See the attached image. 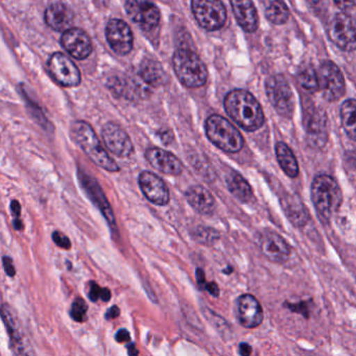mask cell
<instances>
[{"label": "cell", "instance_id": "37", "mask_svg": "<svg viewBox=\"0 0 356 356\" xmlns=\"http://www.w3.org/2000/svg\"><path fill=\"white\" fill-rule=\"evenodd\" d=\"M334 3L339 9L347 12L353 9L354 6H355L356 3V0H334Z\"/></svg>", "mask_w": 356, "mask_h": 356}, {"label": "cell", "instance_id": "24", "mask_svg": "<svg viewBox=\"0 0 356 356\" xmlns=\"http://www.w3.org/2000/svg\"><path fill=\"white\" fill-rule=\"evenodd\" d=\"M139 76L149 86L157 87L166 83L165 72L161 64L155 59H145L141 63Z\"/></svg>", "mask_w": 356, "mask_h": 356}, {"label": "cell", "instance_id": "15", "mask_svg": "<svg viewBox=\"0 0 356 356\" xmlns=\"http://www.w3.org/2000/svg\"><path fill=\"white\" fill-rule=\"evenodd\" d=\"M106 38L114 53L126 56L133 49V34L130 26L120 19L110 20L106 28Z\"/></svg>", "mask_w": 356, "mask_h": 356}, {"label": "cell", "instance_id": "31", "mask_svg": "<svg viewBox=\"0 0 356 356\" xmlns=\"http://www.w3.org/2000/svg\"><path fill=\"white\" fill-rule=\"evenodd\" d=\"M285 210H286L287 216L291 218V222L297 226H302L305 224L307 220V214L305 213L303 205L298 203L297 201H291V199H287V204L285 205Z\"/></svg>", "mask_w": 356, "mask_h": 356}, {"label": "cell", "instance_id": "13", "mask_svg": "<svg viewBox=\"0 0 356 356\" xmlns=\"http://www.w3.org/2000/svg\"><path fill=\"white\" fill-rule=\"evenodd\" d=\"M1 318L7 327L8 333L10 335V347L14 354L17 355H28L33 354L34 351L31 347L30 341L26 339V334L20 329L19 323L13 310L7 304H3L1 307Z\"/></svg>", "mask_w": 356, "mask_h": 356}, {"label": "cell", "instance_id": "9", "mask_svg": "<svg viewBox=\"0 0 356 356\" xmlns=\"http://www.w3.org/2000/svg\"><path fill=\"white\" fill-rule=\"evenodd\" d=\"M318 90L328 102L341 99L345 93V80L341 70L332 62H324L318 70Z\"/></svg>", "mask_w": 356, "mask_h": 356}, {"label": "cell", "instance_id": "2", "mask_svg": "<svg viewBox=\"0 0 356 356\" xmlns=\"http://www.w3.org/2000/svg\"><path fill=\"white\" fill-rule=\"evenodd\" d=\"M72 135L76 145L95 165L108 172H116L120 170V166L104 149L99 137L88 122L82 120L74 122L72 127Z\"/></svg>", "mask_w": 356, "mask_h": 356}, {"label": "cell", "instance_id": "7", "mask_svg": "<svg viewBox=\"0 0 356 356\" xmlns=\"http://www.w3.org/2000/svg\"><path fill=\"white\" fill-rule=\"evenodd\" d=\"M266 95L279 115L291 118L295 109L293 91L284 76L280 74L270 76L266 83Z\"/></svg>", "mask_w": 356, "mask_h": 356}, {"label": "cell", "instance_id": "8", "mask_svg": "<svg viewBox=\"0 0 356 356\" xmlns=\"http://www.w3.org/2000/svg\"><path fill=\"white\" fill-rule=\"evenodd\" d=\"M329 39L346 51L356 49V20L345 13L335 14L327 26Z\"/></svg>", "mask_w": 356, "mask_h": 356}, {"label": "cell", "instance_id": "36", "mask_svg": "<svg viewBox=\"0 0 356 356\" xmlns=\"http://www.w3.org/2000/svg\"><path fill=\"white\" fill-rule=\"evenodd\" d=\"M3 268L8 276L14 277L16 274L15 266L13 264V260L9 256H3Z\"/></svg>", "mask_w": 356, "mask_h": 356}, {"label": "cell", "instance_id": "46", "mask_svg": "<svg viewBox=\"0 0 356 356\" xmlns=\"http://www.w3.org/2000/svg\"><path fill=\"white\" fill-rule=\"evenodd\" d=\"M128 350L129 354H130V355H137V354L139 353V352L137 351L136 348H135L134 343H131V345H129Z\"/></svg>", "mask_w": 356, "mask_h": 356}, {"label": "cell", "instance_id": "22", "mask_svg": "<svg viewBox=\"0 0 356 356\" xmlns=\"http://www.w3.org/2000/svg\"><path fill=\"white\" fill-rule=\"evenodd\" d=\"M189 205L203 216H210L216 210V200L208 189L201 185H193L185 193Z\"/></svg>", "mask_w": 356, "mask_h": 356}, {"label": "cell", "instance_id": "40", "mask_svg": "<svg viewBox=\"0 0 356 356\" xmlns=\"http://www.w3.org/2000/svg\"><path fill=\"white\" fill-rule=\"evenodd\" d=\"M11 211L13 213L14 218H20V214H22V206H20V203L16 200L12 201L11 203Z\"/></svg>", "mask_w": 356, "mask_h": 356}, {"label": "cell", "instance_id": "21", "mask_svg": "<svg viewBox=\"0 0 356 356\" xmlns=\"http://www.w3.org/2000/svg\"><path fill=\"white\" fill-rule=\"evenodd\" d=\"M233 14L243 31L254 33L258 29L259 18L252 0H230Z\"/></svg>", "mask_w": 356, "mask_h": 356}, {"label": "cell", "instance_id": "16", "mask_svg": "<svg viewBox=\"0 0 356 356\" xmlns=\"http://www.w3.org/2000/svg\"><path fill=\"white\" fill-rule=\"evenodd\" d=\"M138 184L143 195L151 203L158 206H165L170 203V189L157 175L151 172H141Z\"/></svg>", "mask_w": 356, "mask_h": 356}, {"label": "cell", "instance_id": "27", "mask_svg": "<svg viewBox=\"0 0 356 356\" xmlns=\"http://www.w3.org/2000/svg\"><path fill=\"white\" fill-rule=\"evenodd\" d=\"M341 120L346 134L356 141V101L349 99L341 107Z\"/></svg>", "mask_w": 356, "mask_h": 356}, {"label": "cell", "instance_id": "41", "mask_svg": "<svg viewBox=\"0 0 356 356\" xmlns=\"http://www.w3.org/2000/svg\"><path fill=\"white\" fill-rule=\"evenodd\" d=\"M206 289H207L208 293H209L210 295L213 296V297H218V295H220V289H218V286L216 283H208V284H206Z\"/></svg>", "mask_w": 356, "mask_h": 356}, {"label": "cell", "instance_id": "5", "mask_svg": "<svg viewBox=\"0 0 356 356\" xmlns=\"http://www.w3.org/2000/svg\"><path fill=\"white\" fill-rule=\"evenodd\" d=\"M206 135L216 147L226 153H238L243 149V137L226 118L211 115L205 124Z\"/></svg>", "mask_w": 356, "mask_h": 356}, {"label": "cell", "instance_id": "35", "mask_svg": "<svg viewBox=\"0 0 356 356\" xmlns=\"http://www.w3.org/2000/svg\"><path fill=\"white\" fill-rule=\"evenodd\" d=\"M102 291H103V289L97 282L95 281L89 282L88 297L91 301H99L102 298Z\"/></svg>", "mask_w": 356, "mask_h": 356}, {"label": "cell", "instance_id": "43", "mask_svg": "<svg viewBox=\"0 0 356 356\" xmlns=\"http://www.w3.org/2000/svg\"><path fill=\"white\" fill-rule=\"evenodd\" d=\"M252 353V348L250 347L248 343H241V345H239V354L241 355H250V354Z\"/></svg>", "mask_w": 356, "mask_h": 356}, {"label": "cell", "instance_id": "20", "mask_svg": "<svg viewBox=\"0 0 356 356\" xmlns=\"http://www.w3.org/2000/svg\"><path fill=\"white\" fill-rule=\"evenodd\" d=\"M260 248L266 258L274 262L286 261L291 255L289 243L275 232H266L260 239Z\"/></svg>", "mask_w": 356, "mask_h": 356}, {"label": "cell", "instance_id": "34", "mask_svg": "<svg viewBox=\"0 0 356 356\" xmlns=\"http://www.w3.org/2000/svg\"><path fill=\"white\" fill-rule=\"evenodd\" d=\"M53 241L58 247L62 248V249L70 250L72 248V243H70V238L63 233L60 231H55L53 233Z\"/></svg>", "mask_w": 356, "mask_h": 356}, {"label": "cell", "instance_id": "26", "mask_svg": "<svg viewBox=\"0 0 356 356\" xmlns=\"http://www.w3.org/2000/svg\"><path fill=\"white\" fill-rule=\"evenodd\" d=\"M276 156L281 168L287 176L296 178L299 175V165H298L297 159L289 145H285L284 143H277Z\"/></svg>", "mask_w": 356, "mask_h": 356}, {"label": "cell", "instance_id": "38", "mask_svg": "<svg viewBox=\"0 0 356 356\" xmlns=\"http://www.w3.org/2000/svg\"><path fill=\"white\" fill-rule=\"evenodd\" d=\"M115 339L118 343H127V341H130V332H129L127 329H120V330L116 333Z\"/></svg>", "mask_w": 356, "mask_h": 356}, {"label": "cell", "instance_id": "10", "mask_svg": "<svg viewBox=\"0 0 356 356\" xmlns=\"http://www.w3.org/2000/svg\"><path fill=\"white\" fill-rule=\"evenodd\" d=\"M126 11L141 30L149 32L159 24V9L149 0H127Z\"/></svg>", "mask_w": 356, "mask_h": 356}, {"label": "cell", "instance_id": "42", "mask_svg": "<svg viewBox=\"0 0 356 356\" xmlns=\"http://www.w3.org/2000/svg\"><path fill=\"white\" fill-rule=\"evenodd\" d=\"M197 284L201 289H203L204 284L206 283L205 273L202 268H197Z\"/></svg>", "mask_w": 356, "mask_h": 356}, {"label": "cell", "instance_id": "1", "mask_svg": "<svg viewBox=\"0 0 356 356\" xmlns=\"http://www.w3.org/2000/svg\"><path fill=\"white\" fill-rule=\"evenodd\" d=\"M224 106L228 115L248 132L258 130L264 124L261 106L248 91H231L225 99Z\"/></svg>", "mask_w": 356, "mask_h": 356}, {"label": "cell", "instance_id": "28", "mask_svg": "<svg viewBox=\"0 0 356 356\" xmlns=\"http://www.w3.org/2000/svg\"><path fill=\"white\" fill-rule=\"evenodd\" d=\"M326 116L323 111L312 112V115L306 120V128L312 138L322 140V137L326 138Z\"/></svg>", "mask_w": 356, "mask_h": 356}, {"label": "cell", "instance_id": "32", "mask_svg": "<svg viewBox=\"0 0 356 356\" xmlns=\"http://www.w3.org/2000/svg\"><path fill=\"white\" fill-rule=\"evenodd\" d=\"M193 238L199 243L205 245H211L220 238L218 231L208 227L199 226L193 233Z\"/></svg>", "mask_w": 356, "mask_h": 356}, {"label": "cell", "instance_id": "18", "mask_svg": "<svg viewBox=\"0 0 356 356\" xmlns=\"http://www.w3.org/2000/svg\"><path fill=\"white\" fill-rule=\"evenodd\" d=\"M237 316L245 328H256L264 321V310L254 296L243 295L237 301Z\"/></svg>", "mask_w": 356, "mask_h": 356}, {"label": "cell", "instance_id": "6", "mask_svg": "<svg viewBox=\"0 0 356 356\" xmlns=\"http://www.w3.org/2000/svg\"><path fill=\"white\" fill-rule=\"evenodd\" d=\"M197 24L209 32L220 30L227 22V11L220 0H191Z\"/></svg>", "mask_w": 356, "mask_h": 356}, {"label": "cell", "instance_id": "12", "mask_svg": "<svg viewBox=\"0 0 356 356\" xmlns=\"http://www.w3.org/2000/svg\"><path fill=\"white\" fill-rule=\"evenodd\" d=\"M49 68L51 76L62 86H78L81 83L80 70L76 64L63 54H54L49 59Z\"/></svg>", "mask_w": 356, "mask_h": 356}, {"label": "cell", "instance_id": "25", "mask_svg": "<svg viewBox=\"0 0 356 356\" xmlns=\"http://www.w3.org/2000/svg\"><path fill=\"white\" fill-rule=\"evenodd\" d=\"M226 183L229 191L236 199H238L239 201L248 203V202L253 199L254 193L253 191H252V187L250 186L248 181L238 172H232L228 174L226 178Z\"/></svg>", "mask_w": 356, "mask_h": 356}, {"label": "cell", "instance_id": "44", "mask_svg": "<svg viewBox=\"0 0 356 356\" xmlns=\"http://www.w3.org/2000/svg\"><path fill=\"white\" fill-rule=\"evenodd\" d=\"M110 299H111V291L105 287V289H103V291H102L101 300H103L104 302H108L110 301Z\"/></svg>", "mask_w": 356, "mask_h": 356}, {"label": "cell", "instance_id": "33", "mask_svg": "<svg viewBox=\"0 0 356 356\" xmlns=\"http://www.w3.org/2000/svg\"><path fill=\"white\" fill-rule=\"evenodd\" d=\"M87 310H88V305L85 300H83L82 298H76L72 303L70 316L76 322L83 323L86 321Z\"/></svg>", "mask_w": 356, "mask_h": 356}, {"label": "cell", "instance_id": "23", "mask_svg": "<svg viewBox=\"0 0 356 356\" xmlns=\"http://www.w3.org/2000/svg\"><path fill=\"white\" fill-rule=\"evenodd\" d=\"M74 15L72 10L63 3H54L45 12V22L57 32H66L72 29Z\"/></svg>", "mask_w": 356, "mask_h": 356}, {"label": "cell", "instance_id": "47", "mask_svg": "<svg viewBox=\"0 0 356 356\" xmlns=\"http://www.w3.org/2000/svg\"><path fill=\"white\" fill-rule=\"evenodd\" d=\"M308 3H310V5H312V6H318V3H321V1H322V0H307Z\"/></svg>", "mask_w": 356, "mask_h": 356}, {"label": "cell", "instance_id": "39", "mask_svg": "<svg viewBox=\"0 0 356 356\" xmlns=\"http://www.w3.org/2000/svg\"><path fill=\"white\" fill-rule=\"evenodd\" d=\"M120 314V309L118 306L114 305L108 310L107 314H106V318L107 320H113V318H118Z\"/></svg>", "mask_w": 356, "mask_h": 356}, {"label": "cell", "instance_id": "29", "mask_svg": "<svg viewBox=\"0 0 356 356\" xmlns=\"http://www.w3.org/2000/svg\"><path fill=\"white\" fill-rule=\"evenodd\" d=\"M266 16L272 24H283L289 20V10L282 0H274L266 8Z\"/></svg>", "mask_w": 356, "mask_h": 356}, {"label": "cell", "instance_id": "30", "mask_svg": "<svg viewBox=\"0 0 356 356\" xmlns=\"http://www.w3.org/2000/svg\"><path fill=\"white\" fill-rule=\"evenodd\" d=\"M299 82L304 90L316 92L318 90V70L310 66L303 68L299 74Z\"/></svg>", "mask_w": 356, "mask_h": 356}, {"label": "cell", "instance_id": "3", "mask_svg": "<svg viewBox=\"0 0 356 356\" xmlns=\"http://www.w3.org/2000/svg\"><path fill=\"white\" fill-rule=\"evenodd\" d=\"M312 197L318 218L327 222L339 209L343 200L341 191L334 178L321 174L314 178L312 185Z\"/></svg>", "mask_w": 356, "mask_h": 356}, {"label": "cell", "instance_id": "11", "mask_svg": "<svg viewBox=\"0 0 356 356\" xmlns=\"http://www.w3.org/2000/svg\"><path fill=\"white\" fill-rule=\"evenodd\" d=\"M102 137L107 149L120 158L129 157L134 152V145L124 129L114 122H108L103 127Z\"/></svg>", "mask_w": 356, "mask_h": 356}, {"label": "cell", "instance_id": "45", "mask_svg": "<svg viewBox=\"0 0 356 356\" xmlns=\"http://www.w3.org/2000/svg\"><path fill=\"white\" fill-rule=\"evenodd\" d=\"M14 227H15V229L17 231L24 230V224H22L20 218H15V220H14Z\"/></svg>", "mask_w": 356, "mask_h": 356}, {"label": "cell", "instance_id": "14", "mask_svg": "<svg viewBox=\"0 0 356 356\" xmlns=\"http://www.w3.org/2000/svg\"><path fill=\"white\" fill-rule=\"evenodd\" d=\"M78 176L79 180H80L81 185H82L83 188H84L85 193L90 197L92 203L101 210L102 213L105 216L110 226L115 229L116 220L113 210H112L108 200L106 199V195H104V191H102V187L99 186V183L97 182L95 178L89 176L87 172H85L84 170H81V168H79Z\"/></svg>", "mask_w": 356, "mask_h": 356}, {"label": "cell", "instance_id": "19", "mask_svg": "<svg viewBox=\"0 0 356 356\" xmlns=\"http://www.w3.org/2000/svg\"><path fill=\"white\" fill-rule=\"evenodd\" d=\"M145 158L155 170L163 174L170 175V176H179L182 174V162L174 154L165 149L151 147L145 152Z\"/></svg>", "mask_w": 356, "mask_h": 356}, {"label": "cell", "instance_id": "4", "mask_svg": "<svg viewBox=\"0 0 356 356\" xmlns=\"http://www.w3.org/2000/svg\"><path fill=\"white\" fill-rule=\"evenodd\" d=\"M175 72L180 82L189 88H197L207 82L208 72L201 58L191 49H179L172 59Z\"/></svg>", "mask_w": 356, "mask_h": 356}, {"label": "cell", "instance_id": "17", "mask_svg": "<svg viewBox=\"0 0 356 356\" xmlns=\"http://www.w3.org/2000/svg\"><path fill=\"white\" fill-rule=\"evenodd\" d=\"M62 47L78 60H84L92 53L90 37L81 29L72 28L63 33Z\"/></svg>", "mask_w": 356, "mask_h": 356}]
</instances>
